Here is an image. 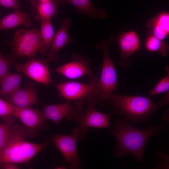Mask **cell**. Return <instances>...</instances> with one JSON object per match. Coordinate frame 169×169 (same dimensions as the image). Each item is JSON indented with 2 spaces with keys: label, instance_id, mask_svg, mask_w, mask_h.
Masks as SVG:
<instances>
[{
  "label": "cell",
  "instance_id": "1",
  "mask_svg": "<svg viewBox=\"0 0 169 169\" xmlns=\"http://www.w3.org/2000/svg\"><path fill=\"white\" fill-rule=\"evenodd\" d=\"M163 125L162 124L156 127L147 125L146 129L141 130L116 119L115 126L110 131L117 141L114 155L123 157L129 153L142 163L144 151L148 141L152 136L158 135Z\"/></svg>",
  "mask_w": 169,
  "mask_h": 169
},
{
  "label": "cell",
  "instance_id": "2",
  "mask_svg": "<svg viewBox=\"0 0 169 169\" xmlns=\"http://www.w3.org/2000/svg\"><path fill=\"white\" fill-rule=\"evenodd\" d=\"M169 91L159 102L155 103L148 97L113 94L108 101L113 107V113L123 116L126 121L138 124L150 119L157 110L169 102Z\"/></svg>",
  "mask_w": 169,
  "mask_h": 169
},
{
  "label": "cell",
  "instance_id": "3",
  "mask_svg": "<svg viewBox=\"0 0 169 169\" xmlns=\"http://www.w3.org/2000/svg\"><path fill=\"white\" fill-rule=\"evenodd\" d=\"M27 137H29V134L25 128L17 124L11 126L7 143L2 155L0 164L4 162L16 164L28 162L46 148L49 143L48 140L40 144L28 142L24 139Z\"/></svg>",
  "mask_w": 169,
  "mask_h": 169
},
{
  "label": "cell",
  "instance_id": "4",
  "mask_svg": "<svg viewBox=\"0 0 169 169\" xmlns=\"http://www.w3.org/2000/svg\"><path fill=\"white\" fill-rule=\"evenodd\" d=\"M109 44L103 41L97 44V48L103 54V61L100 78L97 84L95 100L103 106L112 93L116 91L117 79L114 64L108 55Z\"/></svg>",
  "mask_w": 169,
  "mask_h": 169
},
{
  "label": "cell",
  "instance_id": "5",
  "mask_svg": "<svg viewBox=\"0 0 169 169\" xmlns=\"http://www.w3.org/2000/svg\"><path fill=\"white\" fill-rule=\"evenodd\" d=\"M99 79L96 77L89 79L88 84L75 81L65 82L56 84L55 87L59 92L60 97L67 101H73L75 105L81 106L91 100L96 101Z\"/></svg>",
  "mask_w": 169,
  "mask_h": 169
},
{
  "label": "cell",
  "instance_id": "6",
  "mask_svg": "<svg viewBox=\"0 0 169 169\" xmlns=\"http://www.w3.org/2000/svg\"><path fill=\"white\" fill-rule=\"evenodd\" d=\"M11 54L17 57L33 58L42 46L40 30L33 28L29 30L18 29L10 42Z\"/></svg>",
  "mask_w": 169,
  "mask_h": 169
},
{
  "label": "cell",
  "instance_id": "7",
  "mask_svg": "<svg viewBox=\"0 0 169 169\" xmlns=\"http://www.w3.org/2000/svg\"><path fill=\"white\" fill-rule=\"evenodd\" d=\"M85 134L78 126L68 135L56 134L52 136V141L63 155L66 161L70 164V169H80L82 160L79 156L77 142L85 138Z\"/></svg>",
  "mask_w": 169,
  "mask_h": 169
},
{
  "label": "cell",
  "instance_id": "8",
  "mask_svg": "<svg viewBox=\"0 0 169 169\" xmlns=\"http://www.w3.org/2000/svg\"><path fill=\"white\" fill-rule=\"evenodd\" d=\"M18 72H22L31 79L44 85L53 83L49 69V63L45 59L30 58L24 64L19 63L15 66Z\"/></svg>",
  "mask_w": 169,
  "mask_h": 169
},
{
  "label": "cell",
  "instance_id": "9",
  "mask_svg": "<svg viewBox=\"0 0 169 169\" xmlns=\"http://www.w3.org/2000/svg\"><path fill=\"white\" fill-rule=\"evenodd\" d=\"M42 112L47 120L58 125L64 118L67 121L77 122L82 111L81 106L73 105L70 101H67L61 104L44 105Z\"/></svg>",
  "mask_w": 169,
  "mask_h": 169
},
{
  "label": "cell",
  "instance_id": "10",
  "mask_svg": "<svg viewBox=\"0 0 169 169\" xmlns=\"http://www.w3.org/2000/svg\"><path fill=\"white\" fill-rule=\"evenodd\" d=\"M15 116L22 122L30 138L39 135L41 130H46L49 128L47 120L42 111L31 107L24 109L16 108Z\"/></svg>",
  "mask_w": 169,
  "mask_h": 169
},
{
  "label": "cell",
  "instance_id": "11",
  "mask_svg": "<svg viewBox=\"0 0 169 169\" xmlns=\"http://www.w3.org/2000/svg\"><path fill=\"white\" fill-rule=\"evenodd\" d=\"M72 60L53 69L54 71L70 79H75L84 75L89 79L96 76L90 66L91 60L82 55H73Z\"/></svg>",
  "mask_w": 169,
  "mask_h": 169
},
{
  "label": "cell",
  "instance_id": "12",
  "mask_svg": "<svg viewBox=\"0 0 169 169\" xmlns=\"http://www.w3.org/2000/svg\"><path fill=\"white\" fill-rule=\"evenodd\" d=\"M86 110L79 117L78 126L85 134L89 128H104L109 127L110 114L97 111L95 109L97 103L94 100L88 102Z\"/></svg>",
  "mask_w": 169,
  "mask_h": 169
},
{
  "label": "cell",
  "instance_id": "13",
  "mask_svg": "<svg viewBox=\"0 0 169 169\" xmlns=\"http://www.w3.org/2000/svg\"><path fill=\"white\" fill-rule=\"evenodd\" d=\"M117 42L120 51L119 64L122 67H127L131 62L130 56L140 49V39L136 32L132 30L120 34Z\"/></svg>",
  "mask_w": 169,
  "mask_h": 169
},
{
  "label": "cell",
  "instance_id": "14",
  "mask_svg": "<svg viewBox=\"0 0 169 169\" xmlns=\"http://www.w3.org/2000/svg\"><path fill=\"white\" fill-rule=\"evenodd\" d=\"M71 23L69 19L64 18L63 20L61 26L54 35L51 47L46 54L49 60L53 62L58 61L60 50L68 44L74 42L68 33Z\"/></svg>",
  "mask_w": 169,
  "mask_h": 169
},
{
  "label": "cell",
  "instance_id": "15",
  "mask_svg": "<svg viewBox=\"0 0 169 169\" xmlns=\"http://www.w3.org/2000/svg\"><path fill=\"white\" fill-rule=\"evenodd\" d=\"M5 96L6 101L17 108H31L40 103L37 90L33 88L19 89Z\"/></svg>",
  "mask_w": 169,
  "mask_h": 169
},
{
  "label": "cell",
  "instance_id": "16",
  "mask_svg": "<svg viewBox=\"0 0 169 169\" xmlns=\"http://www.w3.org/2000/svg\"><path fill=\"white\" fill-rule=\"evenodd\" d=\"M58 4L64 5L69 3L75 7L79 13L87 15L91 18L104 19L107 16V12L101 8H97L90 0H56Z\"/></svg>",
  "mask_w": 169,
  "mask_h": 169
},
{
  "label": "cell",
  "instance_id": "17",
  "mask_svg": "<svg viewBox=\"0 0 169 169\" xmlns=\"http://www.w3.org/2000/svg\"><path fill=\"white\" fill-rule=\"evenodd\" d=\"M32 21L29 14L19 10L14 11L5 16L0 20V31L11 29L20 25H23L27 28L32 26Z\"/></svg>",
  "mask_w": 169,
  "mask_h": 169
},
{
  "label": "cell",
  "instance_id": "18",
  "mask_svg": "<svg viewBox=\"0 0 169 169\" xmlns=\"http://www.w3.org/2000/svg\"><path fill=\"white\" fill-rule=\"evenodd\" d=\"M147 26L151 29V35L163 41L169 34V13L167 12L160 13L151 19L147 24Z\"/></svg>",
  "mask_w": 169,
  "mask_h": 169
},
{
  "label": "cell",
  "instance_id": "19",
  "mask_svg": "<svg viewBox=\"0 0 169 169\" xmlns=\"http://www.w3.org/2000/svg\"><path fill=\"white\" fill-rule=\"evenodd\" d=\"M40 21L42 46L39 51L41 53L46 54L51 47L55 35L51 19L42 20Z\"/></svg>",
  "mask_w": 169,
  "mask_h": 169
},
{
  "label": "cell",
  "instance_id": "20",
  "mask_svg": "<svg viewBox=\"0 0 169 169\" xmlns=\"http://www.w3.org/2000/svg\"><path fill=\"white\" fill-rule=\"evenodd\" d=\"M22 78L20 74L8 73L0 83V96H5L20 89Z\"/></svg>",
  "mask_w": 169,
  "mask_h": 169
},
{
  "label": "cell",
  "instance_id": "21",
  "mask_svg": "<svg viewBox=\"0 0 169 169\" xmlns=\"http://www.w3.org/2000/svg\"><path fill=\"white\" fill-rule=\"evenodd\" d=\"M58 3L56 0L39 2L38 3L35 17L36 20L40 21L42 20L50 19L55 16L58 12Z\"/></svg>",
  "mask_w": 169,
  "mask_h": 169
},
{
  "label": "cell",
  "instance_id": "22",
  "mask_svg": "<svg viewBox=\"0 0 169 169\" xmlns=\"http://www.w3.org/2000/svg\"><path fill=\"white\" fill-rule=\"evenodd\" d=\"M16 118L14 115L8 116L3 118V123L0 122V164L3 152L8 139L10 128Z\"/></svg>",
  "mask_w": 169,
  "mask_h": 169
},
{
  "label": "cell",
  "instance_id": "23",
  "mask_svg": "<svg viewBox=\"0 0 169 169\" xmlns=\"http://www.w3.org/2000/svg\"><path fill=\"white\" fill-rule=\"evenodd\" d=\"M145 47L148 51L151 52H158L163 57L167 55L169 50V46L166 44L152 35L147 37Z\"/></svg>",
  "mask_w": 169,
  "mask_h": 169
},
{
  "label": "cell",
  "instance_id": "24",
  "mask_svg": "<svg viewBox=\"0 0 169 169\" xmlns=\"http://www.w3.org/2000/svg\"><path fill=\"white\" fill-rule=\"evenodd\" d=\"M166 75L162 79L150 92V95H154L167 92L169 90V67H165Z\"/></svg>",
  "mask_w": 169,
  "mask_h": 169
},
{
  "label": "cell",
  "instance_id": "25",
  "mask_svg": "<svg viewBox=\"0 0 169 169\" xmlns=\"http://www.w3.org/2000/svg\"><path fill=\"white\" fill-rule=\"evenodd\" d=\"M15 59L10 55L7 58H5L0 50V83L9 73L10 67L15 64Z\"/></svg>",
  "mask_w": 169,
  "mask_h": 169
},
{
  "label": "cell",
  "instance_id": "26",
  "mask_svg": "<svg viewBox=\"0 0 169 169\" xmlns=\"http://www.w3.org/2000/svg\"><path fill=\"white\" fill-rule=\"evenodd\" d=\"M16 108L0 97V118L14 115Z\"/></svg>",
  "mask_w": 169,
  "mask_h": 169
},
{
  "label": "cell",
  "instance_id": "27",
  "mask_svg": "<svg viewBox=\"0 0 169 169\" xmlns=\"http://www.w3.org/2000/svg\"><path fill=\"white\" fill-rule=\"evenodd\" d=\"M0 5L4 7L14 9L21 8L18 0H0Z\"/></svg>",
  "mask_w": 169,
  "mask_h": 169
},
{
  "label": "cell",
  "instance_id": "28",
  "mask_svg": "<svg viewBox=\"0 0 169 169\" xmlns=\"http://www.w3.org/2000/svg\"><path fill=\"white\" fill-rule=\"evenodd\" d=\"M0 167L3 169H18L19 167L16 163L10 162H4L1 163Z\"/></svg>",
  "mask_w": 169,
  "mask_h": 169
},
{
  "label": "cell",
  "instance_id": "29",
  "mask_svg": "<svg viewBox=\"0 0 169 169\" xmlns=\"http://www.w3.org/2000/svg\"><path fill=\"white\" fill-rule=\"evenodd\" d=\"M32 8V13H34L37 12L38 3L36 0H29Z\"/></svg>",
  "mask_w": 169,
  "mask_h": 169
},
{
  "label": "cell",
  "instance_id": "30",
  "mask_svg": "<svg viewBox=\"0 0 169 169\" xmlns=\"http://www.w3.org/2000/svg\"><path fill=\"white\" fill-rule=\"evenodd\" d=\"M66 167L64 166H60L56 167V169H66Z\"/></svg>",
  "mask_w": 169,
  "mask_h": 169
},
{
  "label": "cell",
  "instance_id": "31",
  "mask_svg": "<svg viewBox=\"0 0 169 169\" xmlns=\"http://www.w3.org/2000/svg\"><path fill=\"white\" fill-rule=\"evenodd\" d=\"M38 0L39 1V2H44L51 1L52 0Z\"/></svg>",
  "mask_w": 169,
  "mask_h": 169
}]
</instances>
